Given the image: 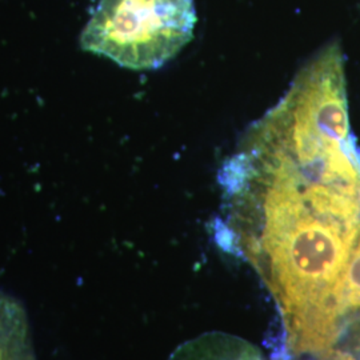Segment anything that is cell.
I'll use <instances>...</instances> for the list:
<instances>
[{
  "label": "cell",
  "instance_id": "cell-1",
  "mask_svg": "<svg viewBox=\"0 0 360 360\" xmlns=\"http://www.w3.org/2000/svg\"><path fill=\"white\" fill-rule=\"evenodd\" d=\"M215 238L263 278L312 270L360 231L345 60L318 52L219 169Z\"/></svg>",
  "mask_w": 360,
  "mask_h": 360
},
{
  "label": "cell",
  "instance_id": "cell-2",
  "mask_svg": "<svg viewBox=\"0 0 360 360\" xmlns=\"http://www.w3.org/2000/svg\"><path fill=\"white\" fill-rule=\"evenodd\" d=\"M193 0H101L80 46L129 70H156L193 38Z\"/></svg>",
  "mask_w": 360,
  "mask_h": 360
},
{
  "label": "cell",
  "instance_id": "cell-3",
  "mask_svg": "<svg viewBox=\"0 0 360 360\" xmlns=\"http://www.w3.org/2000/svg\"><path fill=\"white\" fill-rule=\"evenodd\" d=\"M334 312L339 326L343 318L360 312V232L335 290Z\"/></svg>",
  "mask_w": 360,
  "mask_h": 360
},
{
  "label": "cell",
  "instance_id": "cell-4",
  "mask_svg": "<svg viewBox=\"0 0 360 360\" xmlns=\"http://www.w3.org/2000/svg\"><path fill=\"white\" fill-rule=\"evenodd\" d=\"M358 342L351 345L349 349L333 348L322 360H360V327H358Z\"/></svg>",
  "mask_w": 360,
  "mask_h": 360
}]
</instances>
